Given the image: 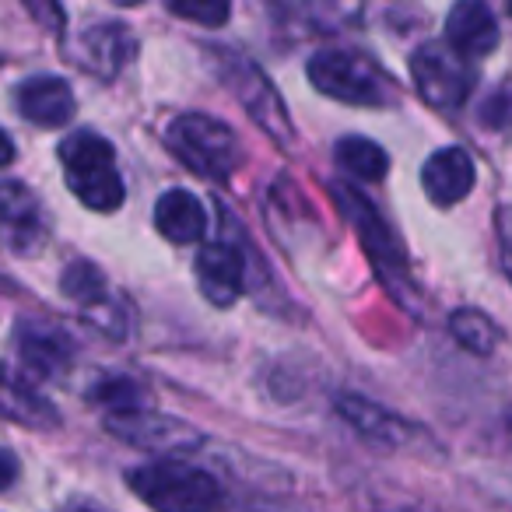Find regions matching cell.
<instances>
[{
    "label": "cell",
    "mask_w": 512,
    "mask_h": 512,
    "mask_svg": "<svg viewBox=\"0 0 512 512\" xmlns=\"http://www.w3.org/2000/svg\"><path fill=\"white\" fill-rule=\"evenodd\" d=\"M334 204L341 207V214L358 228V239H362L365 253H369L372 267H376L379 281L390 288V295L400 302L404 309H421V302L414 299V281L411 271H407V256L400 239L390 232V225L383 221V214L355 190V186H344V183H330L327 186Z\"/></svg>",
    "instance_id": "obj_1"
},
{
    "label": "cell",
    "mask_w": 512,
    "mask_h": 512,
    "mask_svg": "<svg viewBox=\"0 0 512 512\" xmlns=\"http://www.w3.org/2000/svg\"><path fill=\"white\" fill-rule=\"evenodd\" d=\"M165 144L190 172L218 183L232 179L242 165V144L235 130L204 113H186L172 120L165 130Z\"/></svg>",
    "instance_id": "obj_2"
},
{
    "label": "cell",
    "mask_w": 512,
    "mask_h": 512,
    "mask_svg": "<svg viewBox=\"0 0 512 512\" xmlns=\"http://www.w3.org/2000/svg\"><path fill=\"white\" fill-rule=\"evenodd\" d=\"M60 162H64L67 172V190L85 207L109 214L123 204L127 190H123V179L116 172L113 144L106 137L78 130L60 144Z\"/></svg>",
    "instance_id": "obj_3"
},
{
    "label": "cell",
    "mask_w": 512,
    "mask_h": 512,
    "mask_svg": "<svg viewBox=\"0 0 512 512\" xmlns=\"http://www.w3.org/2000/svg\"><path fill=\"white\" fill-rule=\"evenodd\" d=\"M309 81L327 99L348 102V106H393L400 99L397 85L383 74V67L369 57L351 50H320L309 60Z\"/></svg>",
    "instance_id": "obj_4"
},
{
    "label": "cell",
    "mask_w": 512,
    "mask_h": 512,
    "mask_svg": "<svg viewBox=\"0 0 512 512\" xmlns=\"http://www.w3.org/2000/svg\"><path fill=\"white\" fill-rule=\"evenodd\" d=\"M127 484L144 505L162 512H200L221 502V488L211 474L183 460L144 463L127 474Z\"/></svg>",
    "instance_id": "obj_5"
},
{
    "label": "cell",
    "mask_w": 512,
    "mask_h": 512,
    "mask_svg": "<svg viewBox=\"0 0 512 512\" xmlns=\"http://www.w3.org/2000/svg\"><path fill=\"white\" fill-rule=\"evenodd\" d=\"M218 60H221L218 74L225 78V85H232L235 99L246 106V113L267 130V137H271L274 144L292 148L295 130H292V123H288V109H285V102L278 99L274 85L267 81V74L249 64V60L235 57V53H218Z\"/></svg>",
    "instance_id": "obj_6"
},
{
    "label": "cell",
    "mask_w": 512,
    "mask_h": 512,
    "mask_svg": "<svg viewBox=\"0 0 512 512\" xmlns=\"http://www.w3.org/2000/svg\"><path fill=\"white\" fill-rule=\"evenodd\" d=\"M411 78L421 99L435 109H460L474 88L467 57L442 43H425L411 53Z\"/></svg>",
    "instance_id": "obj_7"
},
{
    "label": "cell",
    "mask_w": 512,
    "mask_h": 512,
    "mask_svg": "<svg viewBox=\"0 0 512 512\" xmlns=\"http://www.w3.org/2000/svg\"><path fill=\"white\" fill-rule=\"evenodd\" d=\"M106 428L120 442L144 449L151 456H186L204 446V435L186 425V421L165 418V414L155 411H141V407H123V411L109 414Z\"/></svg>",
    "instance_id": "obj_8"
},
{
    "label": "cell",
    "mask_w": 512,
    "mask_h": 512,
    "mask_svg": "<svg viewBox=\"0 0 512 512\" xmlns=\"http://www.w3.org/2000/svg\"><path fill=\"white\" fill-rule=\"evenodd\" d=\"M60 292L85 313V320H92L95 327L106 330L109 337L127 334V316H120V306H116V299L109 295L106 274L95 264L78 260V264L67 267L64 278H60Z\"/></svg>",
    "instance_id": "obj_9"
},
{
    "label": "cell",
    "mask_w": 512,
    "mask_h": 512,
    "mask_svg": "<svg viewBox=\"0 0 512 512\" xmlns=\"http://www.w3.org/2000/svg\"><path fill=\"white\" fill-rule=\"evenodd\" d=\"M193 274L204 292V299L218 309H228L239 302L242 288H246V260L232 242H207L200 246L197 260H193Z\"/></svg>",
    "instance_id": "obj_10"
},
{
    "label": "cell",
    "mask_w": 512,
    "mask_h": 512,
    "mask_svg": "<svg viewBox=\"0 0 512 512\" xmlns=\"http://www.w3.org/2000/svg\"><path fill=\"white\" fill-rule=\"evenodd\" d=\"M137 43L130 36L127 25L116 22H102L85 29L71 46V60L81 67V71L95 74V78H116L123 67L130 64Z\"/></svg>",
    "instance_id": "obj_11"
},
{
    "label": "cell",
    "mask_w": 512,
    "mask_h": 512,
    "mask_svg": "<svg viewBox=\"0 0 512 512\" xmlns=\"http://www.w3.org/2000/svg\"><path fill=\"white\" fill-rule=\"evenodd\" d=\"M15 341H18V355H22L25 369L43 379L64 372L74 358L71 337L46 320H22L15 327Z\"/></svg>",
    "instance_id": "obj_12"
},
{
    "label": "cell",
    "mask_w": 512,
    "mask_h": 512,
    "mask_svg": "<svg viewBox=\"0 0 512 512\" xmlns=\"http://www.w3.org/2000/svg\"><path fill=\"white\" fill-rule=\"evenodd\" d=\"M446 43L467 60L488 57L498 46V22L484 0H456L446 18Z\"/></svg>",
    "instance_id": "obj_13"
},
{
    "label": "cell",
    "mask_w": 512,
    "mask_h": 512,
    "mask_svg": "<svg viewBox=\"0 0 512 512\" xmlns=\"http://www.w3.org/2000/svg\"><path fill=\"white\" fill-rule=\"evenodd\" d=\"M421 186H425L432 204H460L474 190V158L463 148H456V144L453 148H439L421 169Z\"/></svg>",
    "instance_id": "obj_14"
},
{
    "label": "cell",
    "mask_w": 512,
    "mask_h": 512,
    "mask_svg": "<svg viewBox=\"0 0 512 512\" xmlns=\"http://www.w3.org/2000/svg\"><path fill=\"white\" fill-rule=\"evenodd\" d=\"M74 109H78V102H74L71 85L60 78H50V74L25 81L18 88V113L29 123H36V127L46 130L64 127V123L74 120Z\"/></svg>",
    "instance_id": "obj_15"
},
{
    "label": "cell",
    "mask_w": 512,
    "mask_h": 512,
    "mask_svg": "<svg viewBox=\"0 0 512 512\" xmlns=\"http://www.w3.org/2000/svg\"><path fill=\"white\" fill-rule=\"evenodd\" d=\"M334 407H337V414L376 449H397V446H404L407 435H411V428H407L397 414H390L386 407L372 404V400H365V397H355V393H341Z\"/></svg>",
    "instance_id": "obj_16"
},
{
    "label": "cell",
    "mask_w": 512,
    "mask_h": 512,
    "mask_svg": "<svg viewBox=\"0 0 512 512\" xmlns=\"http://www.w3.org/2000/svg\"><path fill=\"white\" fill-rule=\"evenodd\" d=\"M0 228L8 235V246L18 253H32L43 242L36 197L22 183H0Z\"/></svg>",
    "instance_id": "obj_17"
},
{
    "label": "cell",
    "mask_w": 512,
    "mask_h": 512,
    "mask_svg": "<svg viewBox=\"0 0 512 512\" xmlns=\"http://www.w3.org/2000/svg\"><path fill=\"white\" fill-rule=\"evenodd\" d=\"M0 418L15 421L22 428H36V432H50L60 425L57 407L46 397H39L29 383L11 376L8 369H0Z\"/></svg>",
    "instance_id": "obj_18"
},
{
    "label": "cell",
    "mask_w": 512,
    "mask_h": 512,
    "mask_svg": "<svg viewBox=\"0 0 512 512\" xmlns=\"http://www.w3.org/2000/svg\"><path fill=\"white\" fill-rule=\"evenodd\" d=\"M155 225L169 242L186 246V242L204 239L207 211L200 204V197H193L190 190H169L155 204Z\"/></svg>",
    "instance_id": "obj_19"
},
{
    "label": "cell",
    "mask_w": 512,
    "mask_h": 512,
    "mask_svg": "<svg viewBox=\"0 0 512 512\" xmlns=\"http://www.w3.org/2000/svg\"><path fill=\"white\" fill-rule=\"evenodd\" d=\"M334 155L337 165L351 179H362V183H379L390 172V155L376 141H369V137H341Z\"/></svg>",
    "instance_id": "obj_20"
},
{
    "label": "cell",
    "mask_w": 512,
    "mask_h": 512,
    "mask_svg": "<svg viewBox=\"0 0 512 512\" xmlns=\"http://www.w3.org/2000/svg\"><path fill=\"white\" fill-rule=\"evenodd\" d=\"M449 330H453V337L470 355H491V351H495L498 330H495V323L484 313H477V309H456V313L449 316Z\"/></svg>",
    "instance_id": "obj_21"
},
{
    "label": "cell",
    "mask_w": 512,
    "mask_h": 512,
    "mask_svg": "<svg viewBox=\"0 0 512 512\" xmlns=\"http://www.w3.org/2000/svg\"><path fill=\"white\" fill-rule=\"evenodd\" d=\"M169 8L186 22H197L204 29H221L232 15V0H169Z\"/></svg>",
    "instance_id": "obj_22"
},
{
    "label": "cell",
    "mask_w": 512,
    "mask_h": 512,
    "mask_svg": "<svg viewBox=\"0 0 512 512\" xmlns=\"http://www.w3.org/2000/svg\"><path fill=\"white\" fill-rule=\"evenodd\" d=\"M92 400L95 404L116 407V411H123V407H137V386L130 383V379H106V383L92 393Z\"/></svg>",
    "instance_id": "obj_23"
},
{
    "label": "cell",
    "mask_w": 512,
    "mask_h": 512,
    "mask_svg": "<svg viewBox=\"0 0 512 512\" xmlns=\"http://www.w3.org/2000/svg\"><path fill=\"white\" fill-rule=\"evenodd\" d=\"M25 8H29V15L36 18L46 32H53V36L64 32L67 18H64V8H60V0H25Z\"/></svg>",
    "instance_id": "obj_24"
},
{
    "label": "cell",
    "mask_w": 512,
    "mask_h": 512,
    "mask_svg": "<svg viewBox=\"0 0 512 512\" xmlns=\"http://www.w3.org/2000/svg\"><path fill=\"white\" fill-rule=\"evenodd\" d=\"M18 474H22V467H18L15 453H11V449H0V491L11 488V484L18 481Z\"/></svg>",
    "instance_id": "obj_25"
},
{
    "label": "cell",
    "mask_w": 512,
    "mask_h": 512,
    "mask_svg": "<svg viewBox=\"0 0 512 512\" xmlns=\"http://www.w3.org/2000/svg\"><path fill=\"white\" fill-rule=\"evenodd\" d=\"M11 162H15V141L0 130V169H8Z\"/></svg>",
    "instance_id": "obj_26"
},
{
    "label": "cell",
    "mask_w": 512,
    "mask_h": 512,
    "mask_svg": "<svg viewBox=\"0 0 512 512\" xmlns=\"http://www.w3.org/2000/svg\"><path fill=\"white\" fill-rule=\"evenodd\" d=\"M502 267H505V274H509V281H512V242L502 249Z\"/></svg>",
    "instance_id": "obj_27"
},
{
    "label": "cell",
    "mask_w": 512,
    "mask_h": 512,
    "mask_svg": "<svg viewBox=\"0 0 512 512\" xmlns=\"http://www.w3.org/2000/svg\"><path fill=\"white\" fill-rule=\"evenodd\" d=\"M113 4H120V8H134V4H141V0H113Z\"/></svg>",
    "instance_id": "obj_28"
},
{
    "label": "cell",
    "mask_w": 512,
    "mask_h": 512,
    "mask_svg": "<svg viewBox=\"0 0 512 512\" xmlns=\"http://www.w3.org/2000/svg\"><path fill=\"white\" fill-rule=\"evenodd\" d=\"M509 15H512V0H509Z\"/></svg>",
    "instance_id": "obj_29"
}]
</instances>
